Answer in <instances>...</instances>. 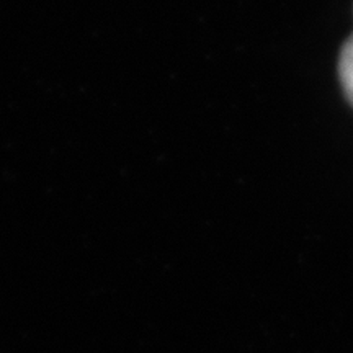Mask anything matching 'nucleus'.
<instances>
[{"label":"nucleus","mask_w":353,"mask_h":353,"mask_svg":"<svg viewBox=\"0 0 353 353\" xmlns=\"http://www.w3.org/2000/svg\"><path fill=\"white\" fill-rule=\"evenodd\" d=\"M339 72H341L343 90L348 100L353 105V37L347 39L341 52V63H339Z\"/></svg>","instance_id":"nucleus-1"}]
</instances>
